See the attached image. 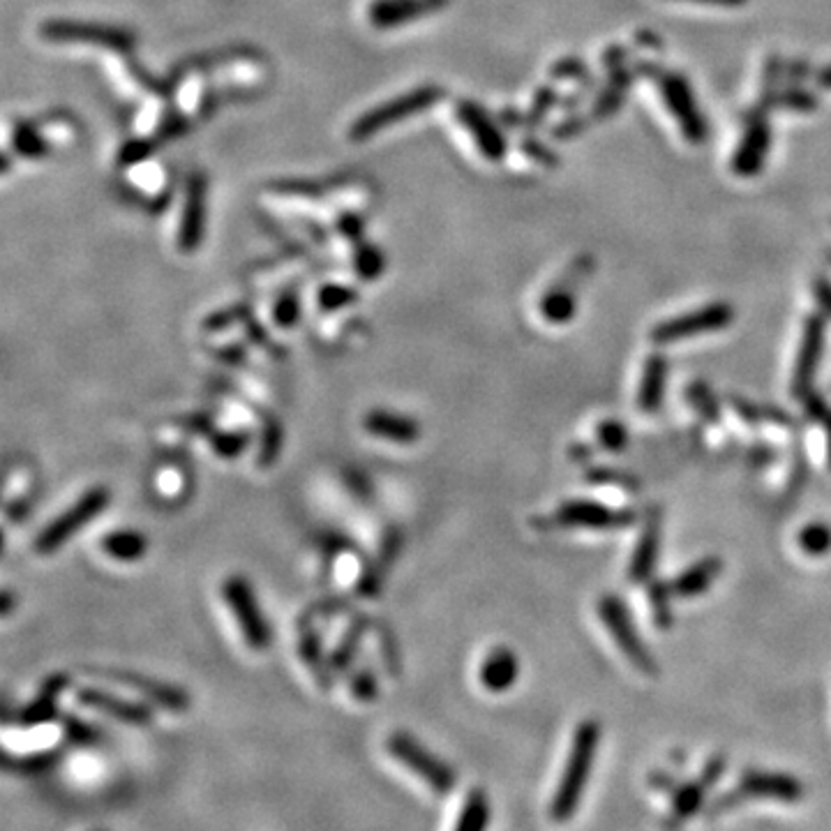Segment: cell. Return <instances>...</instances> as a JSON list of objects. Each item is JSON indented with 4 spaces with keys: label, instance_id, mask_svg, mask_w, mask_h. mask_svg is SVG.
Segmentation results:
<instances>
[{
    "label": "cell",
    "instance_id": "cell-3",
    "mask_svg": "<svg viewBox=\"0 0 831 831\" xmlns=\"http://www.w3.org/2000/svg\"><path fill=\"white\" fill-rule=\"evenodd\" d=\"M44 42L54 44H93V47L111 49L116 54H132L137 47V35L121 26L84 24V21L51 19L40 26Z\"/></svg>",
    "mask_w": 831,
    "mask_h": 831
},
{
    "label": "cell",
    "instance_id": "cell-32",
    "mask_svg": "<svg viewBox=\"0 0 831 831\" xmlns=\"http://www.w3.org/2000/svg\"><path fill=\"white\" fill-rule=\"evenodd\" d=\"M356 301H358L356 289L342 287V284H326V287L319 289V308L324 312L342 310Z\"/></svg>",
    "mask_w": 831,
    "mask_h": 831
},
{
    "label": "cell",
    "instance_id": "cell-14",
    "mask_svg": "<svg viewBox=\"0 0 831 831\" xmlns=\"http://www.w3.org/2000/svg\"><path fill=\"white\" fill-rule=\"evenodd\" d=\"M77 698L84 707L97 709L100 714L114 716L116 721L127 723V725H137V728H141V725H148L153 721V711L146 705H139V702H127L123 698H118V695L100 691V688H81V691L77 693Z\"/></svg>",
    "mask_w": 831,
    "mask_h": 831
},
{
    "label": "cell",
    "instance_id": "cell-30",
    "mask_svg": "<svg viewBox=\"0 0 831 831\" xmlns=\"http://www.w3.org/2000/svg\"><path fill=\"white\" fill-rule=\"evenodd\" d=\"M705 788L707 785L700 781V783L681 785V788L677 790L675 801H672V815H675L679 822L688 820L695 811H698L702 799H705Z\"/></svg>",
    "mask_w": 831,
    "mask_h": 831
},
{
    "label": "cell",
    "instance_id": "cell-25",
    "mask_svg": "<svg viewBox=\"0 0 831 831\" xmlns=\"http://www.w3.org/2000/svg\"><path fill=\"white\" fill-rule=\"evenodd\" d=\"M718 573H721V561L705 559L700 561V564L688 568L686 573H681L672 589H675V594L679 596H698L702 591L709 589L711 582L718 578Z\"/></svg>",
    "mask_w": 831,
    "mask_h": 831
},
{
    "label": "cell",
    "instance_id": "cell-39",
    "mask_svg": "<svg viewBox=\"0 0 831 831\" xmlns=\"http://www.w3.org/2000/svg\"><path fill=\"white\" fill-rule=\"evenodd\" d=\"M363 229H365L363 217L358 215V213H354V211H347V213H342V215L338 217V231H340V234H342L344 238H349V241L361 243Z\"/></svg>",
    "mask_w": 831,
    "mask_h": 831
},
{
    "label": "cell",
    "instance_id": "cell-19",
    "mask_svg": "<svg viewBox=\"0 0 831 831\" xmlns=\"http://www.w3.org/2000/svg\"><path fill=\"white\" fill-rule=\"evenodd\" d=\"M769 153V125L758 118L748 125L741 144L732 160V171L739 176H755L762 169V162Z\"/></svg>",
    "mask_w": 831,
    "mask_h": 831
},
{
    "label": "cell",
    "instance_id": "cell-36",
    "mask_svg": "<svg viewBox=\"0 0 831 831\" xmlns=\"http://www.w3.org/2000/svg\"><path fill=\"white\" fill-rule=\"evenodd\" d=\"M155 151V144L148 139H132L123 144L121 151H118V164H121L123 169L127 167H134V164L148 160V157L153 155Z\"/></svg>",
    "mask_w": 831,
    "mask_h": 831
},
{
    "label": "cell",
    "instance_id": "cell-5",
    "mask_svg": "<svg viewBox=\"0 0 831 831\" xmlns=\"http://www.w3.org/2000/svg\"><path fill=\"white\" fill-rule=\"evenodd\" d=\"M222 594L224 601L229 605L231 615L236 617L238 626H241L247 647L254 651H266L271 647V624H268L264 612H261V605L257 603V596H254L250 582H247L243 575H231V578L224 580Z\"/></svg>",
    "mask_w": 831,
    "mask_h": 831
},
{
    "label": "cell",
    "instance_id": "cell-6",
    "mask_svg": "<svg viewBox=\"0 0 831 831\" xmlns=\"http://www.w3.org/2000/svg\"><path fill=\"white\" fill-rule=\"evenodd\" d=\"M388 753L393 755L400 765L409 767L418 778H423L437 795H448L455 788V771L441 762L437 755L430 753L428 748L421 746L416 737L407 735V732H395L386 741Z\"/></svg>",
    "mask_w": 831,
    "mask_h": 831
},
{
    "label": "cell",
    "instance_id": "cell-28",
    "mask_svg": "<svg viewBox=\"0 0 831 831\" xmlns=\"http://www.w3.org/2000/svg\"><path fill=\"white\" fill-rule=\"evenodd\" d=\"M541 312L545 319L552 321V324H564V321L571 319L575 312L573 291L568 287H557V289L548 291L541 303Z\"/></svg>",
    "mask_w": 831,
    "mask_h": 831
},
{
    "label": "cell",
    "instance_id": "cell-18",
    "mask_svg": "<svg viewBox=\"0 0 831 831\" xmlns=\"http://www.w3.org/2000/svg\"><path fill=\"white\" fill-rule=\"evenodd\" d=\"M109 677L121 679L125 686H132L134 691H139L141 695H146V698H151L155 705H160L169 711H185L187 707H190V698H187V693L171 684H164V681L144 677V675H139V672H118V670H111Z\"/></svg>",
    "mask_w": 831,
    "mask_h": 831
},
{
    "label": "cell",
    "instance_id": "cell-41",
    "mask_svg": "<svg viewBox=\"0 0 831 831\" xmlns=\"http://www.w3.org/2000/svg\"><path fill=\"white\" fill-rule=\"evenodd\" d=\"M601 441H603L605 448H610V451H619V448H624V444H626V430L621 428V423H617V421L603 423Z\"/></svg>",
    "mask_w": 831,
    "mask_h": 831
},
{
    "label": "cell",
    "instance_id": "cell-38",
    "mask_svg": "<svg viewBox=\"0 0 831 831\" xmlns=\"http://www.w3.org/2000/svg\"><path fill=\"white\" fill-rule=\"evenodd\" d=\"M351 693H354L356 700L361 702H372L379 695L377 677H374L372 670H361L356 672L354 679H351Z\"/></svg>",
    "mask_w": 831,
    "mask_h": 831
},
{
    "label": "cell",
    "instance_id": "cell-9",
    "mask_svg": "<svg viewBox=\"0 0 831 831\" xmlns=\"http://www.w3.org/2000/svg\"><path fill=\"white\" fill-rule=\"evenodd\" d=\"M601 619L605 621V626H608V631L612 633V638H615V642L619 645V649L624 651L628 661H631L640 672H645V675H656V661L651 658L647 647L642 645V640L638 638V633H635V628L631 624V617H628V612L624 605H621L619 598L615 596L603 598Z\"/></svg>",
    "mask_w": 831,
    "mask_h": 831
},
{
    "label": "cell",
    "instance_id": "cell-16",
    "mask_svg": "<svg viewBox=\"0 0 831 831\" xmlns=\"http://www.w3.org/2000/svg\"><path fill=\"white\" fill-rule=\"evenodd\" d=\"M363 428L365 432H370L372 437L395 441V444L402 446H409L421 439V423H418L416 418L388 409H372L370 414L363 418Z\"/></svg>",
    "mask_w": 831,
    "mask_h": 831
},
{
    "label": "cell",
    "instance_id": "cell-35",
    "mask_svg": "<svg viewBox=\"0 0 831 831\" xmlns=\"http://www.w3.org/2000/svg\"><path fill=\"white\" fill-rule=\"evenodd\" d=\"M799 543L808 554H825L831 548V529L825 524H811L801 531Z\"/></svg>",
    "mask_w": 831,
    "mask_h": 831
},
{
    "label": "cell",
    "instance_id": "cell-33",
    "mask_svg": "<svg viewBox=\"0 0 831 831\" xmlns=\"http://www.w3.org/2000/svg\"><path fill=\"white\" fill-rule=\"evenodd\" d=\"M213 448L222 458H238L247 444H250V434L247 432H217L211 437Z\"/></svg>",
    "mask_w": 831,
    "mask_h": 831
},
{
    "label": "cell",
    "instance_id": "cell-50",
    "mask_svg": "<svg viewBox=\"0 0 831 831\" xmlns=\"http://www.w3.org/2000/svg\"><path fill=\"white\" fill-rule=\"evenodd\" d=\"M97 831H102V829H97Z\"/></svg>",
    "mask_w": 831,
    "mask_h": 831
},
{
    "label": "cell",
    "instance_id": "cell-31",
    "mask_svg": "<svg viewBox=\"0 0 831 831\" xmlns=\"http://www.w3.org/2000/svg\"><path fill=\"white\" fill-rule=\"evenodd\" d=\"M301 319V296L298 291H284L273 308V321L280 328H294Z\"/></svg>",
    "mask_w": 831,
    "mask_h": 831
},
{
    "label": "cell",
    "instance_id": "cell-34",
    "mask_svg": "<svg viewBox=\"0 0 831 831\" xmlns=\"http://www.w3.org/2000/svg\"><path fill=\"white\" fill-rule=\"evenodd\" d=\"M301 651H303V658L308 661L310 670L317 675L319 684L321 686H328V668L324 663H321V649H319V638L314 633H305L303 640H301Z\"/></svg>",
    "mask_w": 831,
    "mask_h": 831
},
{
    "label": "cell",
    "instance_id": "cell-13",
    "mask_svg": "<svg viewBox=\"0 0 831 831\" xmlns=\"http://www.w3.org/2000/svg\"><path fill=\"white\" fill-rule=\"evenodd\" d=\"M739 792L746 797L783 801V804H797L804 799V785L795 776L771 774V771H746L741 776Z\"/></svg>",
    "mask_w": 831,
    "mask_h": 831
},
{
    "label": "cell",
    "instance_id": "cell-23",
    "mask_svg": "<svg viewBox=\"0 0 831 831\" xmlns=\"http://www.w3.org/2000/svg\"><path fill=\"white\" fill-rule=\"evenodd\" d=\"M665 379H668V363L661 356H651L645 365V377H642L640 386V409L642 411H656L661 407Z\"/></svg>",
    "mask_w": 831,
    "mask_h": 831
},
{
    "label": "cell",
    "instance_id": "cell-22",
    "mask_svg": "<svg viewBox=\"0 0 831 831\" xmlns=\"http://www.w3.org/2000/svg\"><path fill=\"white\" fill-rule=\"evenodd\" d=\"M102 550L116 561H139L148 550V538L137 529H116L102 538Z\"/></svg>",
    "mask_w": 831,
    "mask_h": 831
},
{
    "label": "cell",
    "instance_id": "cell-10",
    "mask_svg": "<svg viewBox=\"0 0 831 831\" xmlns=\"http://www.w3.org/2000/svg\"><path fill=\"white\" fill-rule=\"evenodd\" d=\"M206 174L194 171L185 183V199L181 224H178V250L185 254L197 252L206 236Z\"/></svg>",
    "mask_w": 831,
    "mask_h": 831
},
{
    "label": "cell",
    "instance_id": "cell-2",
    "mask_svg": "<svg viewBox=\"0 0 831 831\" xmlns=\"http://www.w3.org/2000/svg\"><path fill=\"white\" fill-rule=\"evenodd\" d=\"M444 95H446L444 88H439V86H418L414 88V91L393 97V100L379 104V107H374L358 116L349 127V141H354V144H363V141H368L372 137H377L379 132H384L386 127L402 123V121H407V118H414L418 114H423V111L432 109Z\"/></svg>",
    "mask_w": 831,
    "mask_h": 831
},
{
    "label": "cell",
    "instance_id": "cell-11",
    "mask_svg": "<svg viewBox=\"0 0 831 831\" xmlns=\"http://www.w3.org/2000/svg\"><path fill=\"white\" fill-rule=\"evenodd\" d=\"M448 3L451 0H372L368 5V24L377 31H395L441 12Z\"/></svg>",
    "mask_w": 831,
    "mask_h": 831
},
{
    "label": "cell",
    "instance_id": "cell-15",
    "mask_svg": "<svg viewBox=\"0 0 831 831\" xmlns=\"http://www.w3.org/2000/svg\"><path fill=\"white\" fill-rule=\"evenodd\" d=\"M557 522L566 527H591V529H615L633 522L631 513L610 511V508L589 504V501H568L559 508Z\"/></svg>",
    "mask_w": 831,
    "mask_h": 831
},
{
    "label": "cell",
    "instance_id": "cell-43",
    "mask_svg": "<svg viewBox=\"0 0 831 831\" xmlns=\"http://www.w3.org/2000/svg\"><path fill=\"white\" fill-rule=\"evenodd\" d=\"M247 308H234V310H224V312H215V314H211V317L206 319V328L208 331H217V328H224V326H229V324H234L236 319H241L243 314L241 312H245Z\"/></svg>",
    "mask_w": 831,
    "mask_h": 831
},
{
    "label": "cell",
    "instance_id": "cell-21",
    "mask_svg": "<svg viewBox=\"0 0 831 831\" xmlns=\"http://www.w3.org/2000/svg\"><path fill=\"white\" fill-rule=\"evenodd\" d=\"M67 684V677L65 675H56L51 677L47 684L42 686V691L37 698L28 705L24 711L19 714V723L26 725V728H31V725H40V723H47L51 718L56 716V700H58V693L63 691Z\"/></svg>",
    "mask_w": 831,
    "mask_h": 831
},
{
    "label": "cell",
    "instance_id": "cell-8",
    "mask_svg": "<svg viewBox=\"0 0 831 831\" xmlns=\"http://www.w3.org/2000/svg\"><path fill=\"white\" fill-rule=\"evenodd\" d=\"M732 317H735V312H732L730 305L714 303V305H707V308L695 310L691 314H681V317L663 321L661 326L654 328L651 338H654V342L658 344L688 340V338H695V335L721 331V328L730 324Z\"/></svg>",
    "mask_w": 831,
    "mask_h": 831
},
{
    "label": "cell",
    "instance_id": "cell-48",
    "mask_svg": "<svg viewBox=\"0 0 831 831\" xmlns=\"http://www.w3.org/2000/svg\"><path fill=\"white\" fill-rule=\"evenodd\" d=\"M10 608H12V591L5 589L3 591V612H5V615L10 612Z\"/></svg>",
    "mask_w": 831,
    "mask_h": 831
},
{
    "label": "cell",
    "instance_id": "cell-40",
    "mask_svg": "<svg viewBox=\"0 0 831 831\" xmlns=\"http://www.w3.org/2000/svg\"><path fill=\"white\" fill-rule=\"evenodd\" d=\"M183 132H187V121L181 114H167L164 116V121L157 125V137H160L162 141L178 139Z\"/></svg>",
    "mask_w": 831,
    "mask_h": 831
},
{
    "label": "cell",
    "instance_id": "cell-4",
    "mask_svg": "<svg viewBox=\"0 0 831 831\" xmlns=\"http://www.w3.org/2000/svg\"><path fill=\"white\" fill-rule=\"evenodd\" d=\"M109 501L111 497L107 488H93L86 494H81L77 504L67 508L65 513L58 515L54 522H49L47 527L40 531V536L35 538L33 545L35 552L51 554L61 550L74 534H79L86 524H91L97 515L109 506Z\"/></svg>",
    "mask_w": 831,
    "mask_h": 831
},
{
    "label": "cell",
    "instance_id": "cell-46",
    "mask_svg": "<svg viewBox=\"0 0 831 831\" xmlns=\"http://www.w3.org/2000/svg\"><path fill=\"white\" fill-rule=\"evenodd\" d=\"M820 301H822V305H825V308L831 312V289L822 287V284H820Z\"/></svg>",
    "mask_w": 831,
    "mask_h": 831
},
{
    "label": "cell",
    "instance_id": "cell-42",
    "mask_svg": "<svg viewBox=\"0 0 831 831\" xmlns=\"http://www.w3.org/2000/svg\"><path fill=\"white\" fill-rule=\"evenodd\" d=\"M65 730H67V737L72 741H77V744H93L97 732L91 728V725H84L79 723L77 718H65Z\"/></svg>",
    "mask_w": 831,
    "mask_h": 831
},
{
    "label": "cell",
    "instance_id": "cell-17",
    "mask_svg": "<svg viewBox=\"0 0 831 831\" xmlns=\"http://www.w3.org/2000/svg\"><path fill=\"white\" fill-rule=\"evenodd\" d=\"M822 347H825V324H822V319H811L806 324L804 338H801L795 379H792V393L804 395L811 388L815 370H818L822 358Z\"/></svg>",
    "mask_w": 831,
    "mask_h": 831
},
{
    "label": "cell",
    "instance_id": "cell-49",
    "mask_svg": "<svg viewBox=\"0 0 831 831\" xmlns=\"http://www.w3.org/2000/svg\"><path fill=\"white\" fill-rule=\"evenodd\" d=\"M829 464H831V418H829Z\"/></svg>",
    "mask_w": 831,
    "mask_h": 831
},
{
    "label": "cell",
    "instance_id": "cell-29",
    "mask_svg": "<svg viewBox=\"0 0 831 831\" xmlns=\"http://www.w3.org/2000/svg\"><path fill=\"white\" fill-rule=\"evenodd\" d=\"M354 268L356 273L363 277V280H377V277L384 273L386 268V259H384V252L379 250L377 245L368 243H358L356 245V254H354Z\"/></svg>",
    "mask_w": 831,
    "mask_h": 831
},
{
    "label": "cell",
    "instance_id": "cell-44",
    "mask_svg": "<svg viewBox=\"0 0 831 831\" xmlns=\"http://www.w3.org/2000/svg\"><path fill=\"white\" fill-rule=\"evenodd\" d=\"M654 612H656V621L658 626H668L670 624V610H668V591H663L661 587L654 589Z\"/></svg>",
    "mask_w": 831,
    "mask_h": 831
},
{
    "label": "cell",
    "instance_id": "cell-45",
    "mask_svg": "<svg viewBox=\"0 0 831 831\" xmlns=\"http://www.w3.org/2000/svg\"><path fill=\"white\" fill-rule=\"evenodd\" d=\"M688 3H700V5H714V7H739L744 5L746 0H688Z\"/></svg>",
    "mask_w": 831,
    "mask_h": 831
},
{
    "label": "cell",
    "instance_id": "cell-27",
    "mask_svg": "<svg viewBox=\"0 0 831 831\" xmlns=\"http://www.w3.org/2000/svg\"><path fill=\"white\" fill-rule=\"evenodd\" d=\"M656 552H658V520H651L645 531H642V538L638 543V550H635V557L631 561V578L633 580H647L651 568L656 564Z\"/></svg>",
    "mask_w": 831,
    "mask_h": 831
},
{
    "label": "cell",
    "instance_id": "cell-1",
    "mask_svg": "<svg viewBox=\"0 0 831 831\" xmlns=\"http://www.w3.org/2000/svg\"><path fill=\"white\" fill-rule=\"evenodd\" d=\"M598 744H601V725L596 721H585L575 730L564 774H561L557 792H554L550 804L552 822H568L578 811L589 781V771L594 767Z\"/></svg>",
    "mask_w": 831,
    "mask_h": 831
},
{
    "label": "cell",
    "instance_id": "cell-12",
    "mask_svg": "<svg viewBox=\"0 0 831 831\" xmlns=\"http://www.w3.org/2000/svg\"><path fill=\"white\" fill-rule=\"evenodd\" d=\"M455 116L458 121L467 127L471 139L476 141L478 153H481L485 160L497 162L506 155V139L497 125L492 123V118L485 114V109L478 107L476 102L471 100H460L455 104Z\"/></svg>",
    "mask_w": 831,
    "mask_h": 831
},
{
    "label": "cell",
    "instance_id": "cell-47",
    "mask_svg": "<svg viewBox=\"0 0 831 831\" xmlns=\"http://www.w3.org/2000/svg\"><path fill=\"white\" fill-rule=\"evenodd\" d=\"M818 81H820V86L831 88V67H827V70H822V72L818 74Z\"/></svg>",
    "mask_w": 831,
    "mask_h": 831
},
{
    "label": "cell",
    "instance_id": "cell-37",
    "mask_svg": "<svg viewBox=\"0 0 831 831\" xmlns=\"http://www.w3.org/2000/svg\"><path fill=\"white\" fill-rule=\"evenodd\" d=\"M361 635H363V626H354V631H349L347 638L342 640L340 649L333 654L331 670L342 672L344 668H347V665L351 663V658H354V654H356V647H358V640H361Z\"/></svg>",
    "mask_w": 831,
    "mask_h": 831
},
{
    "label": "cell",
    "instance_id": "cell-24",
    "mask_svg": "<svg viewBox=\"0 0 831 831\" xmlns=\"http://www.w3.org/2000/svg\"><path fill=\"white\" fill-rule=\"evenodd\" d=\"M12 148L14 153L24 160H44V157L51 155V144L44 139L37 123L31 121H19L12 130Z\"/></svg>",
    "mask_w": 831,
    "mask_h": 831
},
{
    "label": "cell",
    "instance_id": "cell-20",
    "mask_svg": "<svg viewBox=\"0 0 831 831\" xmlns=\"http://www.w3.org/2000/svg\"><path fill=\"white\" fill-rule=\"evenodd\" d=\"M520 677V663L508 647H494L481 668V684L490 693H504Z\"/></svg>",
    "mask_w": 831,
    "mask_h": 831
},
{
    "label": "cell",
    "instance_id": "cell-26",
    "mask_svg": "<svg viewBox=\"0 0 831 831\" xmlns=\"http://www.w3.org/2000/svg\"><path fill=\"white\" fill-rule=\"evenodd\" d=\"M490 825V801L483 790H471L464 801L455 831H488Z\"/></svg>",
    "mask_w": 831,
    "mask_h": 831
},
{
    "label": "cell",
    "instance_id": "cell-7",
    "mask_svg": "<svg viewBox=\"0 0 831 831\" xmlns=\"http://www.w3.org/2000/svg\"><path fill=\"white\" fill-rule=\"evenodd\" d=\"M654 77H656L658 91H661L665 104H668L670 114L677 118L681 134H684L691 144H700V141H705L707 123H705V118L700 116L698 104H695L693 93L686 81L670 72H656Z\"/></svg>",
    "mask_w": 831,
    "mask_h": 831
}]
</instances>
